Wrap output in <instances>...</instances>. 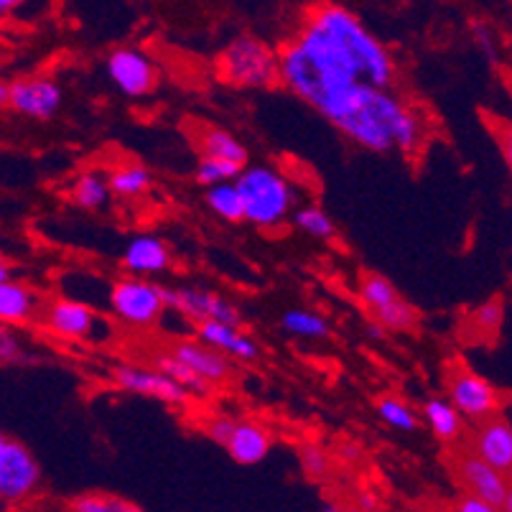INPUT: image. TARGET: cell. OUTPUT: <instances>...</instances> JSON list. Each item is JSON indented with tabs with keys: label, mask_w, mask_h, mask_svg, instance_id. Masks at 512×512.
<instances>
[{
	"label": "cell",
	"mask_w": 512,
	"mask_h": 512,
	"mask_svg": "<svg viewBox=\"0 0 512 512\" xmlns=\"http://www.w3.org/2000/svg\"><path fill=\"white\" fill-rule=\"evenodd\" d=\"M395 62L352 11L334 3L311 8L278 51V82L332 123L367 87L393 90Z\"/></svg>",
	"instance_id": "1"
},
{
	"label": "cell",
	"mask_w": 512,
	"mask_h": 512,
	"mask_svg": "<svg viewBox=\"0 0 512 512\" xmlns=\"http://www.w3.org/2000/svg\"><path fill=\"white\" fill-rule=\"evenodd\" d=\"M403 110H406V102L393 95V90L370 87L349 102L332 120V125L357 146L375 153H388L393 151V125Z\"/></svg>",
	"instance_id": "2"
},
{
	"label": "cell",
	"mask_w": 512,
	"mask_h": 512,
	"mask_svg": "<svg viewBox=\"0 0 512 512\" xmlns=\"http://www.w3.org/2000/svg\"><path fill=\"white\" fill-rule=\"evenodd\" d=\"M235 186L242 199V217L255 227L273 230L291 217L296 194L281 171L268 166H245L235 176Z\"/></svg>",
	"instance_id": "3"
},
{
	"label": "cell",
	"mask_w": 512,
	"mask_h": 512,
	"mask_svg": "<svg viewBox=\"0 0 512 512\" xmlns=\"http://www.w3.org/2000/svg\"><path fill=\"white\" fill-rule=\"evenodd\" d=\"M217 72L232 87L268 90L278 85V51L253 34H240L222 49Z\"/></svg>",
	"instance_id": "4"
},
{
	"label": "cell",
	"mask_w": 512,
	"mask_h": 512,
	"mask_svg": "<svg viewBox=\"0 0 512 512\" xmlns=\"http://www.w3.org/2000/svg\"><path fill=\"white\" fill-rule=\"evenodd\" d=\"M107 306H110L115 319L138 329L153 327L166 314L161 286L141 276H128L115 281L110 293H107Z\"/></svg>",
	"instance_id": "5"
},
{
	"label": "cell",
	"mask_w": 512,
	"mask_h": 512,
	"mask_svg": "<svg viewBox=\"0 0 512 512\" xmlns=\"http://www.w3.org/2000/svg\"><path fill=\"white\" fill-rule=\"evenodd\" d=\"M44 324L49 332L72 342H105L113 334L110 321L100 311L74 299H54L46 304Z\"/></svg>",
	"instance_id": "6"
},
{
	"label": "cell",
	"mask_w": 512,
	"mask_h": 512,
	"mask_svg": "<svg viewBox=\"0 0 512 512\" xmlns=\"http://www.w3.org/2000/svg\"><path fill=\"white\" fill-rule=\"evenodd\" d=\"M41 467L29 446L8 439L0 454V502L8 507L23 505L39 492Z\"/></svg>",
	"instance_id": "7"
},
{
	"label": "cell",
	"mask_w": 512,
	"mask_h": 512,
	"mask_svg": "<svg viewBox=\"0 0 512 512\" xmlns=\"http://www.w3.org/2000/svg\"><path fill=\"white\" fill-rule=\"evenodd\" d=\"M107 77L130 100L151 97L161 85V69L138 46H123L107 57Z\"/></svg>",
	"instance_id": "8"
},
{
	"label": "cell",
	"mask_w": 512,
	"mask_h": 512,
	"mask_svg": "<svg viewBox=\"0 0 512 512\" xmlns=\"http://www.w3.org/2000/svg\"><path fill=\"white\" fill-rule=\"evenodd\" d=\"M161 293H164L166 309H174L176 314H181L184 319H192L194 324L204 319L222 321V324H232V327H242L245 324L242 311L232 301H227L220 293L207 291V288L161 286Z\"/></svg>",
	"instance_id": "9"
},
{
	"label": "cell",
	"mask_w": 512,
	"mask_h": 512,
	"mask_svg": "<svg viewBox=\"0 0 512 512\" xmlns=\"http://www.w3.org/2000/svg\"><path fill=\"white\" fill-rule=\"evenodd\" d=\"M456 479L462 482L469 495H477L495 512L512 507V490L507 474L479 459L474 451H464V454L456 456Z\"/></svg>",
	"instance_id": "10"
},
{
	"label": "cell",
	"mask_w": 512,
	"mask_h": 512,
	"mask_svg": "<svg viewBox=\"0 0 512 512\" xmlns=\"http://www.w3.org/2000/svg\"><path fill=\"white\" fill-rule=\"evenodd\" d=\"M110 380L125 393L146 395L156 398L166 406H186L192 395L186 393L179 383H174L169 375L158 370V367H138V365H118L110 372Z\"/></svg>",
	"instance_id": "11"
},
{
	"label": "cell",
	"mask_w": 512,
	"mask_h": 512,
	"mask_svg": "<svg viewBox=\"0 0 512 512\" xmlns=\"http://www.w3.org/2000/svg\"><path fill=\"white\" fill-rule=\"evenodd\" d=\"M64 90L51 77H21L11 82V110L31 120H51L62 110Z\"/></svg>",
	"instance_id": "12"
},
{
	"label": "cell",
	"mask_w": 512,
	"mask_h": 512,
	"mask_svg": "<svg viewBox=\"0 0 512 512\" xmlns=\"http://www.w3.org/2000/svg\"><path fill=\"white\" fill-rule=\"evenodd\" d=\"M449 400L456 411L472 421H484L500 413V393L477 372H454L449 380Z\"/></svg>",
	"instance_id": "13"
},
{
	"label": "cell",
	"mask_w": 512,
	"mask_h": 512,
	"mask_svg": "<svg viewBox=\"0 0 512 512\" xmlns=\"http://www.w3.org/2000/svg\"><path fill=\"white\" fill-rule=\"evenodd\" d=\"M469 451L484 459L487 464L497 467L500 472L510 474L512 469V428L505 416H490L484 418L482 426L474 434Z\"/></svg>",
	"instance_id": "14"
},
{
	"label": "cell",
	"mask_w": 512,
	"mask_h": 512,
	"mask_svg": "<svg viewBox=\"0 0 512 512\" xmlns=\"http://www.w3.org/2000/svg\"><path fill=\"white\" fill-rule=\"evenodd\" d=\"M197 334L199 342L220 349L222 355L235 357L237 362L260 360V344L255 342L248 332H242V327H232V324H222V321L204 319L197 321Z\"/></svg>",
	"instance_id": "15"
},
{
	"label": "cell",
	"mask_w": 512,
	"mask_h": 512,
	"mask_svg": "<svg viewBox=\"0 0 512 512\" xmlns=\"http://www.w3.org/2000/svg\"><path fill=\"white\" fill-rule=\"evenodd\" d=\"M169 352L174 357H179L181 362H186L194 372H199V375H202L207 383H212L214 388L230 380V357L222 355L220 349L209 347V344L204 342H194V339H176L169 347Z\"/></svg>",
	"instance_id": "16"
},
{
	"label": "cell",
	"mask_w": 512,
	"mask_h": 512,
	"mask_svg": "<svg viewBox=\"0 0 512 512\" xmlns=\"http://www.w3.org/2000/svg\"><path fill=\"white\" fill-rule=\"evenodd\" d=\"M169 245L156 235H138L125 245L123 250V268L130 276H158L171 268Z\"/></svg>",
	"instance_id": "17"
},
{
	"label": "cell",
	"mask_w": 512,
	"mask_h": 512,
	"mask_svg": "<svg viewBox=\"0 0 512 512\" xmlns=\"http://www.w3.org/2000/svg\"><path fill=\"white\" fill-rule=\"evenodd\" d=\"M41 306H44V301L34 286L16 281L11 276L0 281V321L3 324H11V327L29 324L39 316Z\"/></svg>",
	"instance_id": "18"
},
{
	"label": "cell",
	"mask_w": 512,
	"mask_h": 512,
	"mask_svg": "<svg viewBox=\"0 0 512 512\" xmlns=\"http://www.w3.org/2000/svg\"><path fill=\"white\" fill-rule=\"evenodd\" d=\"M273 446L271 431L263 426V423L255 421H237L235 431L227 439L225 449L227 454L235 459V464H242V467H255L268 456Z\"/></svg>",
	"instance_id": "19"
},
{
	"label": "cell",
	"mask_w": 512,
	"mask_h": 512,
	"mask_svg": "<svg viewBox=\"0 0 512 512\" xmlns=\"http://www.w3.org/2000/svg\"><path fill=\"white\" fill-rule=\"evenodd\" d=\"M423 421L428 423L431 434L444 444H454L456 439H462L464 431V416L451 406L449 398H431L423 403Z\"/></svg>",
	"instance_id": "20"
},
{
	"label": "cell",
	"mask_w": 512,
	"mask_h": 512,
	"mask_svg": "<svg viewBox=\"0 0 512 512\" xmlns=\"http://www.w3.org/2000/svg\"><path fill=\"white\" fill-rule=\"evenodd\" d=\"M283 332L296 339H329L332 337V324L321 314L309 309H288L281 316Z\"/></svg>",
	"instance_id": "21"
},
{
	"label": "cell",
	"mask_w": 512,
	"mask_h": 512,
	"mask_svg": "<svg viewBox=\"0 0 512 512\" xmlns=\"http://www.w3.org/2000/svg\"><path fill=\"white\" fill-rule=\"evenodd\" d=\"M153 176L146 166L141 164H128L115 169L113 174L107 176V186H110V194L120 199H136L151 189Z\"/></svg>",
	"instance_id": "22"
},
{
	"label": "cell",
	"mask_w": 512,
	"mask_h": 512,
	"mask_svg": "<svg viewBox=\"0 0 512 512\" xmlns=\"http://www.w3.org/2000/svg\"><path fill=\"white\" fill-rule=\"evenodd\" d=\"M72 202L87 212H97L110 202V186L100 171H82L72 184Z\"/></svg>",
	"instance_id": "23"
},
{
	"label": "cell",
	"mask_w": 512,
	"mask_h": 512,
	"mask_svg": "<svg viewBox=\"0 0 512 512\" xmlns=\"http://www.w3.org/2000/svg\"><path fill=\"white\" fill-rule=\"evenodd\" d=\"M153 362H156L158 370L164 372V375H169L174 383H179L189 395H209L214 390L212 383H207L199 372H194L192 367L186 365V362H181L179 357L171 355V352H158V355L153 357Z\"/></svg>",
	"instance_id": "24"
},
{
	"label": "cell",
	"mask_w": 512,
	"mask_h": 512,
	"mask_svg": "<svg viewBox=\"0 0 512 512\" xmlns=\"http://www.w3.org/2000/svg\"><path fill=\"white\" fill-rule=\"evenodd\" d=\"M204 199H207V207L214 217L232 222V225H235V222H245V217H242V199L240 192H237L235 181H220V184L207 186Z\"/></svg>",
	"instance_id": "25"
},
{
	"label": "cell",
	"mask_w": 512,
	"mask_h": 512,
	"mask_svg": "<svg viewBox=\"0 0 512 512\" xmlns=\"http://www.w3.org/2000/svg\"><path fill=\"white\" fill-rule=\"evenodd\" d=\"M423 138H426L423 118L418 115V110L406 105V110L398 115L393 125V148H398L403 156H413L423 146Z\"/></svg>",
	"instance_id": "26"
},
{
	"label": "cell",
	"mask_w": 512,
	"mask_h": 512,
	"mask_svg": "<svg viewBox=\"0 0 512 512\" xmlns=\"http://www.w3.org/2000/svg\"><path fill=\"white\" fill-rule=\"evenodd\" d=\"M199 146H202L204 156L227 158V161L248 166V148L242 146V143L232 136L230 130H222V128L204 130V136L199 138Z\"/></svg>",
	"instance_id": "27"
},
{
	"label": "cell",
	"mask_w": 512,
	"mask_h": 512,
	"mask_svg": "<svg viewBox=\"0 0 512 512\" xmlns=\"http://www.w3.org/2000/svg\"><path fill=\"white\" fill-rule=\"evenodd\" d=\"M67 510L74 512H138L141 507L136 502L125 500L118 495H102V492H87L77 495L67 502Z\"/></svg>",
	"instance_id": "28"
},
{
	"label": "cell",
	"mask_w": 512,
	"mask_h": 512,
	"mask_svg": "<svg viewBox=\"0 0 512 512\" xmlns=\"http://www.w3.org/2000/svg\"><path fill=\"white\" fill-rule=\"evenodd\" d=\"M293 222H296V227H299L301 232H306L309 237H316V240H334V237H337V225H334V220L324 212V209L316 207V204L296 209Z\"/></svg>",
	"instance_id": "29"
},
{
	"label": "cell",
	"mask_w": 512,
	"mask_h": 512,
	"mask_svg": "<svg viewBox=\"0 0 512 512\" xmlns=\"http://www.w3.org/2000/svg\"><path fill=\"white\" fill-rule=\"evenodd\" d=\"M377 416H380L383 423H388L390 428H395V431H406V434L416 431L418 423H421L418 413L408 406L406 400L400 398L377 400Z\"/></svg>",
	"instance_id": "30"
},
{
	"label": "cell",
	"mask_w": 512,
	"mask_h": 512,
	"mask_svg": "<svg viewBox=\"0 0 512 512\" xmlns=\"http://www.w3.org/2000/svg\"><path fill=\"white\" fill-rule=\"evenodd\" d=\"M400 293L393 283L385 276H377V273H367L360 281V301L370 314H375L377 309H383L385 304L398 299Z\"/></svg>",
	"instance_id": "31"
},
{
	"label": "cell",
	"mask_w": 512,
	"mask_h": 512,
	"mask_svg": "<svg viewBox=\"0 0 512 512\" xmlns=\"http://www.w3.org/2000/svg\"><path fill=\"white\" fill-rule=\"evenodd\" d=\"M372 316H375V321H380L388 332H411L418 324V311L413 309L408 301L400 299V296L395 301H390V304H385L383 309H377Z\"/></svg>",
	"instance_id": "32"
},
{
	"label": "cell",
	"mask_w": 512,
	"mask_h": 512,
	"mask_svg": "<svg viewBox=\"0 0 512 512\" xmlns=\"http://www.w3.org/2000/svg\"><path fill=\"white\" fill-rule=\"evenodd\" d=\"M245 169L242 164L235 161H227V158H214V156H202V161L197 164V181L202 186L220 184V181H235V176Z\"/></svg>",
	"instance_id": "33"
},
{
	"label": "cell",
	"mask_w": 512,
	"mask_h": 512,
	"mask_svg": "<svg viewBox=\"0 0 512 512\" xmlns=\"http://www.w3.org/2000/svg\"><path fill=\"white\" fill-rule=\"evenodd\" d=\"M502 321H505V301L502 299L484 301L472 314V324L479 332H497L502 327Z\"/></svg>",
	"instance_id": "34"
},
{
	"label": "cell",
	"mask_w": 512,
	"mask_h": 512,
	"mask_svg": "<svg viewBox=\"0 0 512 512\" xmlns=\"http://www.w3.org/2000/svg\"><path fill=\"white\" fill-rule=\"evenodd\" d=\"M26 360H29V355L23 352L21 337L16 334V329L0 321V365H18V362Z\"/></svg>",
	"instance_id": "35"
},
{
	"label": "cell",
	"mask_w": 512,
	"mask_h": 512,
	"mask_svg": "<svg viewBox=\"0 0 512 512\" xmlns=\"http://www.w3.org/2000/svg\"><path fill=\"white\" fill-rule=\"evenodd\" d=\"M299 456H301V467H304V472L309 474L311 479L327 477L329 467H332V459H329V454L321 449L319 444H304L301 446Z\"/></svg>",
	"instance_id": "36"
},
{
	"label": "cell",
	"mask_w": 512,
	"mask_h": 512,
	"mask_svg": "<svg viewBox=\"0 0 512 512\" xmlns=\"http://www.w3.org/2000/svg\"><path fill=\"white\" fill-rule=\"evenodd\" d=\"M235 423L237 421L232 416H214V418H209L207 436L214 441V444L225 446L227 439H230V436H232V431H235Z\"/></svg>",
	"instance_id": "37"
},
{
	"label": "cell",
	"mask_w": 512,
	"mask_h": 512,
	"mask_svg": "<svg viewBox=\"0 0 512 512\" xmlns=\"http://www.w3.org/2000/svg\"><path fill=\"white\" fill-rule=\"evenodd\" d=\"M454 510L456 512H495L490 505H487V502L479 500L477 495H469V492L464 497H459V502L454 505Z\"/></svg>",
	"instance_id": "38"
},
{
	"label": "cell",
	"mask_w": 512,
	"mask_h": 512,
	"mask_svg": "<svg viewBox=\"0 0 512 512\" xmlns=\"http://www.w3.org/2000/svg\"><path fill=\"white\" fill-rule=\"evenodd\" d=\"M355 505L360 507V510H377V507H380V502H377V495H372V492H360L355 500Z\"/></svg>",
	"instance_id": "39"
},
{
	"label": "cell",
	"mask_w": 512,
	"mask_h": 512,
	"mask_svg": "<svg viewBox=\"0 0 512 512\" xmlns=\"http://www.w3.org/2000/svg\"><path fill=\"white\" fill-rule=\"evenodd\" d=\"M339 456H342L344 462H360L362 449L357 444H344L342 449H339Z\"/></svg>",
	"instance_id": "40"
},
{
	"label": "cell",
	"mask_w": 512,
	"mask_h": 512,
	"mask_svg": "<svg viewBox=\"0 0 512 512\" xmlns=\"http://www.w3.org/2000/svg\"><path fill=\"white\" fill-rule=\"evenodd\" d=\"M365 332H367V337H370V339H385V337H388V329H385L380 321H370Z\"/></svg>",
	"instance_id": "41"
},
{
	"label": "cell",
	"mask_w": 512,
	"mask_h": 512,
	"mask_svg": "<svg viewBox=\"0 0 512 512\" xmlns=\"http://www.w3.org/2000/svg\"><path fill=\"white\" fill-rule=\"evenodd\" d=\"M11 105V82L0 77V110H6Z\"/></svg>",
	"instance_id": "42"
},
{
	"label": "cell",
	"mask_w": 512,
	"mask_h": 512,
	"mask_svg": "<svg viewBox=\"0 0 512 512\" xmlns=\"http://www.w3.org/2000/svg\"><path fill=\"white\" fill-rule=\"evenodd\" d=\"M23 3H26V0H0V18L11 16V13L16 11V8H21Z\"/></svg>",
	"instance_id": "43"
},
{
	"label": "cell",
	"mask_w": 512,
	"mask_h": 512,
	"mask_svg": "<svg viewBox=\"0 0 512 512\" xmlns=\"http://www.w3.org/2000/svg\"><path fill=\"white\" fill-rule=\"evenodd\" d=\"M11 276V265L6 263V260H3V255H0V281H3V278H8Z\"/></svg>",
	"instance_id": "44"
},
{
	"label": "cell",
	"mask_w": 512,
	"mask_h": 512,
	"mask_svg": "<svg viewBox=\"0 0 512 512\" xmlns=\"http://www.w3.org/2000/svg\"><path fill=\"white\" fill-rule=\"evenodd\" d=\"M6 441H8V436L0 434V454H3V446H6Z\"/></svg>",
	"instance_id": "45"
}]
</instances>
